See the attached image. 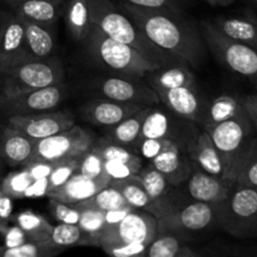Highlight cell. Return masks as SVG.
Segmentation results:
<instances>
[{
	"label": "cell",
	"instance_id": "1",
	"mask_svg": "<svg viewBox=\"0 0 257 257\" xmlns=\"http://www.w3.org/2000/svg\"><path fill=\"white\" fill-rule=\"evenodd\" d=\"M117 5L157 47L191 68L202 64L207 48L200 29L181 13V9L143 8L124 2Z\"/></svg>",
	"mask_w": 257,
	"mask_h": 257
},
{
	"label": "cell",
	"instance_id": "2",
	"mask_svg": "<svg viewBox=\"0 0 257 257\" xmlns=\"http://www.w3.org/2000/svg\"><path fill=\"white\" fill-rule=\"evenodd\" d=\"M92 24L105 35L124 43L145 55L147 59L162 65H188L151 42L150 38L118 8L113 0H88ZM190 67V65H188Z\"/></svg>",
	"mask_w": 257,
	"mask_h": 257
},
{
	"label": "cell",
	"instance_id": "3",
	"mask_svg": "<svg viewBox=\"0 0 257 257\" xmlns=\"http://www.w3.org/2000/svg\"><path fill=\"white\" fill-rule=\"evenodd\" d=\"M83 43L93 59L107 69L122 74L123 77L143 79L147 73L162 67L147 59L135 48L105 35L94 24H92Z\"/></svg>",
	"mask_w": 257,
	"mask_h": 257
},
{
	"label": "cell",
	"instance_id": "4",
	"mask_svg": "<svg viewBox=\"0 0 257 257\" xmlns=\"http://www.w3.org/2000/svg\"><path fill=\"white\" fill-rule=\"evenodd\" d=\"M226 167L228 181L235 183L237 173L253 147L257 131L247 112L206 130Z\"/></svg>",
	"mask_w": 257,
	"mask_h": 257
},
{
	"label": "cell",
	"instance_id": "5",
	"mask_svg": "<svg viewBox=\"0 0 257 257\" xmlns=\"http://www.w3.org/2000/svg\"><path fill=\"white\" fill-rule=\"evenodd\" d=\"M200 29L206 48L218 63L257 89V50L221 34L210 20H202Z\"/></svg>",
	"mask_w": 257,
	"mask_h": 257
},
{
	"label": "cell",
	"instance_id": "6",
	"mask_svg": "<svg viewBox=\"0 0 257 257\" xmlns=\"http://www.w3.org/2000/svg\"><path fill=\"white\" fill-rule=\"evenodd\" d=\"M158 232H171L193 240L220 230V205L191 201L157 218Z\"/></svg>",
	"mask_w": 257,
	"mask_h": 257
},
{
	"label": "cell",
	"instance_id": "7",
	"mask_svg": "<svg viewBox=\"0 0 257 257\" xmlns=\"http://www.w3.org/2000/svg\"><path fill=\"white\" fill-rule=\"evenodd\" d=\"M64 82V68L58 58L28 60L0 73V97L22 94Z\"/></svg>",
	"mask_w": 257,
	"mask_h": 257
},
{
	"label": "cell",
	"instance_id": "8",
	"mask_svg": "<svg viewBox=\"0 0 257 257\" xmlns=\"http://www.w3.org/2000/svg\"><path fill=\"white\" fill-rule=\"evenodd\" d=\"M220 230L240 240L257 238V188L235 183L220 203Z\"/></svg>",
	"mask_w": 257,
	"mask_h": 257
},
{
	"label": "cell",
	"instance_id": "9",
	"mask_svg": "<svg viewBox=\"0 0 257 257\" xmlns=\"http://www.w3.org/2000/svg\"><path fill=\"white\" fill-rule=\"evenodd\" d=\"M200 131L201 127H198L197 123L178 117L168 110L162 103H158L150 107V110L143 120L140 140L166 138L177 143L188 153V148L196 140Z\"/></svg>",
	"mask_w": 257,
	"mask_h": 257
},
{
	"label": "cell",
	"instance_id": "10",
	"mask_svg": "<svg viewBox=\"0 0 257 257\" xmlns=\"http://www.w3.org/2000/svg\"><path fill=\"white\" fill-rule=\"evenodd\" d=\"M95 141L97 137L92 131L74 124L63 132L37 141L28 161L59 162L80 157L93 147Z\"/></svg>",
	"mask_w": 257,
	"mask_h": 257
},
{
	"label": "cell",
	"instance_id": "11",
	"mask_svg": "<svg viewBox=\"0 0 257 257\" xmlns=\"http://www.w3.org/2000/svg\"><path fill=\"white\" fill-rule=\"evenodd\" d=\"M65 98L67 87L64 82L22 94L0 97V114L7 118L10 115L48 112L62 104Z\"/></svg>",
	"mask_w": 257,
	"mask_h": 257
},
{
	"label": "cell",
	"instance_id": "12",
	"mask_svg": "<svg viewBox=\"0 0 257 257\" xmlns=\"http://www.w3.org/2000/svg\"><path fill=\"white\" fill-rule=\"evenodd\" d=\"M158 233L157 218L143 210H132L122 221L103 231L99 247L120 243H150Z\"/></svg>",
	"mask_w": 257,
	"mask_h": 257
},
{
	"label": "cell",
	"instance_id": "13",
	"mask_svg": "<svg viewBox=\"0 0 257 257\" xmlns=\"http://www.w3.org/2000/svg\"><path fill=\"white\" fill-rule=\"evenodd\" d=\"M92 89L104 99L140 105L161 103L157 92L145 79L130 77H107L94 80Z\"/></svg>",
	"mask_w": 257,
	"mask_h": 257
},
{
	"label": "cell",
	"instance_id": "14",
	"mask_svg": "<svg viewBox=\"0 0 257 257\" xmlns=\"http://www.w3.org/2000/svg\"><path fill=\"white\" fill-rule=\"evenodd\" d=\"M7 124L22 131L33 140L40 141L74 125L75 117L70 110L53 109L33 114L10 115L7 117Z\"/></svg>",
	"mask_w": 257,
	"mask_h": 257
},
{
	"label": "cell",
	"instance_id": "15",
	"mask_svg": "<svg viewBox=\"0 0 257 257\" xmlns=\"http://www.w3.org/2000/svg\"><path fill=\"white\" fill-rule=\"evenodd\" d=\"M24 23L12 10H7L0 23V73L28 62Z\"/></svg>",
	"mask_w": 257,
	"mask_h": 257
},
{
	"label": "cell",
	"instance_id": "16",
	"mask_svg": "<svg viewBox=\"0 0 257 257\" xmlns=\"http://www.w3.org/2000/svg\"><path fill=\"white\" fill-rule=\"evenodd\" d=\"M161 103L176 115L201 127L207 109L208 100L200 94L196 85L156 90Z\"/></svg>",
	"mask_w": 257,
	"mask_h": 257
},
{
	"label": "cell",
	"instance_id": "17",
	"mask_svg": "<svg viewBox=\"0 0 257 257\" xmlns=\"http://www.w3.org/2000/svg\"><path fill=\"white\" fill-rule=\"evenodd\" d=\"M235 183L210 175L193 163L192 173L186 181L185 188L192 201L220 205L230 195Z\"/></svg>",
	"mask_w": 257,
	"mask_h": 257
},
{
	"label": "cell",
	"instance_id": "18",
	"mask_svg": "<svg viewBox=\"0 0 257 257\" xmlns=\"http://www.w3.org/2000/svg\"><path fill=\"white\" fill-rule=\"evenodd\" d=\"M147 105L135 103L115 102L110 99H92L80 107V114L92 124L104 128H112L123 119L138 112Z\"/></svg>",
	"mask_w": 257,
	"mask_h": 257
},
{
	"label": "cell",
	"instance_id": "19",
	"mask_svg": "<svg viewBox=\"0 0 257 257\" xmlns=\"http://www.w3.org/2000/svg\"><path fill=\"white\" fill-rule=\"evenodd\" d=\"M210 22L226 38L257 50V14L252 8L240 14L217 17Z\"/></svg>",
	"mask_w": 257,
	"mask_h": 257
},
{
	"label": "cell",
	"instance_id": "20",
	"mask_svg": "<svg viewBox=\"0 0 257 257\" xmlns=\"http://www.w3.org/2000/svg\"><path fill=\"white\" fill-rule=\"evenodd\" d=\"M173 186H181L186 183L192 173L193 162L187 151L173 143L161 155L150 161Z\"/></svg>",
	"mask_w": 257,
	"mask_h": 257
},
{
	"label": "cell",
	"instance_id": "21",
	"mask_svg": "<svg viewBox=\"0 0 257 257\" xmlns=\"http://www.w3.org/2000/svg\"><path fill=\"white\" fill-rule=\"evenodd\" d=\"M23 23L28 59L43 60L54 57L53 54L58 47L55 24H40L28 20H23Z\"/></svg>",
	"mask_w": 257,
	"mask_h": 257
},
{
	"label": "cell",
	"instance_id": "22",
	"mask_svg": "<svg viewBox=\"0 0 257 257\" xmlns=\"http://www.w3.org/2000/svg\"><path fill=\"white\" fill-rule=\"evenodd\" d=\"M109 182L110 178L107 176L100 178H88L75 172L64 185L50 191L47 197L65 203H79L90 198L102 188L107 187Z\"/></svg>",
	"mask_w": 257,
	"mask_h": 257
},
{
	"label": "cell",
	"instance_id": "23",
	"mask_svg": "<svg viewBox=\"0 0 257 257\" xmlns=\"http://www.w3.org/2000/svg\"><path fill=\"white\" fill-rule=\"evenodd\" d=\"M35 142L22 131L4 125L0 131V157L9 167H22L29 160Z\"/></svg>",
	"mask_w": 257,
	"mask_h": 257
},
{
	"label": "cell",
	"instance_id": "24",
	"mask_svg": "<svg viewBox=\"0 0 257 257\" xmlns=\"http://www.w3.org/2000/svg\"><path fill=\"white\" fill-rule=\"evenodd\" d=\"M188 156L191 157L192 162L196 166H198L201 170L210 173V175L217 176V177L228 181L222 158H221L216 146L213 145L210 135L202 128L191 145V147L188 148Z\"/></svg>",
	"mask_w": 257,
	"mask_h": 257
},
{
	"label": "cell",
	"instance_id": "25",
	"mask_svg": "<svg viewBox=\"0 0 257 257\" xmlns=\"http://www.w3.org/2000/svg\"><path fill=\"white\" fill-rule=\"evenodd\" d=\"M65 0H23L10 8L13 13L22 20L57 24L63 14Z\"/></svg>",
	"mask_w": 257,
	"mask_h": 257
},
{
	"label": "cell",
	"instance_id": "26",
	"mask_svg": "<svg viewBox=\"0 0 257 257\" xmlns=\"http://www.w3.org/2000/svg\"><path fill=\"white\" fill-rule=\"evenodd\" d=\"M143 79L155 90L196 85L195 74L188 65H165L147 73Z\"/></svg>",
	"mask_w": 257,
	"mask_h": 257
},
{
	"label": "cell",
	"instance_id": "27",
	"mask_svg": "<svg viewBox=\"0 0 257 257\" xmlns=\"http://www.w3.org/2000/svg\"><path fill=\"white\" fill-rule=\"evenodd\" d=\"M245 108L241 104L240 97L223 93L217 95L212 100H208L207 109H206L205 118L201 124L202 130H208L211 127L220 124L225 120L235 118L237 115L245 113Z\"/></svg>",
	"mask_w": 257,
	"mask_h": 257
},
{
	"label": "cell",
	"instance_id": "28",
	"mask_svg": "<svg viewBox=\"0 0 257 257\" xmlns=\"http://www.w3.org/2000/svg\"><path fill=\"white\" fill-rule=\"evenodd\" d=\"M188 241L171 232H158L148 245L145 257H197Z\"/></svg>",
	"mask_w": 257,
	"mask_h": 257
},
{
	"label": "cell",
	"instance_id": "29",
	"mask_svg": "<svg viewBox=\"0 0 257 257\" xmlns=\"http://www.w3.org/2000/svg\"><path fill=\"white\" fill-rule=\"evenodd\" d=\"M67 29L78 42H84L90 27L89 4L88 0H68L63 9Z\"/></svg>",
	"mask_w": 257,
	"mask_h": 257
},
{
	"label": "cell",
	"instance_id": "30",
	"mask_svg": "<svg viewBox=\"0 0 257 257\" xmlns=\"http://www.w3.org/2000/svg\"><path fill=\"white\" fill-rule=\"evenodd\" d=\"M150 107L151 105H147V107L142 108L141 110L133 113L132 115H130L122 122L115 124L114 127L110 128V132L105 136V138L133 151L136 143L140 140L143 120H145L146 115L150 110Z\"/></svg>",
	"mask_w": 257,
	"mask_h": 257
},
{
	"label": "cell",
	"instance_id": "31",
	"mask_svg": "<svg viewBox=\"0 0 257 257\" xmlns=\"http://www.w3.org/2000/svg\"><path fill=\"white\" fill-rule=\"evenodd\" d=\"M110 186L117 188L124 200L127 201L128 205L132 206L136 210H143L150 212L151 211V200L148 193L146 192L145 187L141 183L140 178L137 175L131 176L128 178H123V180H114L109 182Z\"/></svg>",
	"mask_w": 257,
	"mask_h": 257
},
{
	"label": "cell",
	"instance_id": "32",
	"mask_svg": "<svg viewBox=\"0 0 257 257\" xmlns=\"http://www.w3.org/2000/svg\"><path fill=\"white\" fill-rule=\"evenodd\" d=\"M80 211V217L77 225L82 230L83 235L87 240V246H97L99 247V241L105 228L104 212L94 208L84 207L79 203H75Z\"/></svg>",
	"mask_w": 257,
	"mask_h": 257
},
{
	"label": "cell",
	"instance_id": "33",
	"mask_svg": "<svg viewBox=\"0 0 257 257\" xmlns=\"http://www.w3.org/2000/svg\"><path fill=\"white\" fill-rule=\"evenodd\" d=\"M10 221H13L14 225L22 228L30 240L34 241H45L49 240L50 231L53 225L48 220H45L42 215L35 213L33 211H23L18 215H12Z\"/></svg>",
	"mask_w": 257,
	"mask_h": 257
},
{
	"label": "cell",
	"instance_id": "34",
	"mask_svg": "<svg viewBox=\"0 0 257 257\" xmlns=\"http://www.w3.org/2000/svg\"><path fill=\"white\" fill-rule=\"evenodd\" d=\"M64 250L50 242V240H29L15 247L0 246V257H53Z\"/></svg>",
	"mask_w": 257,
	"mask_h": 257
},
{
	"label": "cell",
	"instance_id": "35",
	"mask_svg": "<svg viewBox=\"0 0 257 257\" xmlns=\"http://www.w3.org/2000/svg\"><path fill=\"white\" fill-rule=\"evenodd\" d=\"M79 205L84 206V207L103 211V212L110 210H117V208L125 207V206H131L128 205L127 201L124 200L122 193H120L117 188H114L110 185H108L107 187L98 191L95 195H93L92 197L88 198V200L79 202Z\"/></svg>",
	"mask_w": 257,
	"mask_h": 257
},
{
	"label": "cell",
	"instance_id": "36",
	"mask_svg": "<svg viewBox=\"0 0 257 257\" xmlns=\"http://www.w3.org/2000/svg\"><path fill=\"white\" fill-rule=\"evenodd\" d=\"M93 150L95 152L99 153L102 156L103 160H115V161H123V162L135 163V165H142V160H141L140 155L131 151L130 148L120 146L118 143L112 142L108 138H99L95 141L93 145Z\"/></svg>",
	"mask_w": 257,
	"mask_h": 257
},
{
	"label": "cell",
	"instance_id": "37",
	"mask_svg": "<svg viewBox=\"0 0 257 257\" xmlns=\"http://www.w3.org/2000/svg\"><path fill=\"white\" fill-rule=\"evenodd\" d=\"M50 242L58 247L67 250L70 246H87V240L78 225L73 223H62L53 226L49 235Z\"/></svg>",
	"mask_w": 257,
	"mask_h": 257
},
{
	"label": "cell",
	"instance_id": "38",
	"mask_svg": "<svg viewBox=\"0 0 257 257\" xmlns=\"http://www.w3.org/2000/svg\"><path fill=\"white\" fill-rule=\"evenodd\" d=\"M33 181L34 180L29 175V172L24 167H22L20 170L9 173L2 181L0 187L4 195L9 196L10 198H23L25 191L32 185Z\"/></svg>",
	"mask_w": 257,
	"mask_h": 257
},
{
	"label": "cell",
	"instance_id": "39",
	"mask_svg": "<svg viewBox=\"0 0 257 257\" xmlns=\"http://www.w3.org/2000/svg\"><path fill=\"white\" fill-rule=\"evenodd\" d=\"M82 156H80V157H82ZM80 157L68 158V160H63V161H59V162H57V165H55V167L53 168L50 175L48 176V180H49V185H50V191L55 190V188L64 185V183L67 182V181L69 180L75 172H77L78 167H79Z\"/></svg>",
	"mask_w": 257,
	"mask_h": 257
},
{
	"label": "cell",
	"instance_id": "40",
	"mask_svg": "<svg viewBox=\"0 0 257 257\" xmlns=\"http://www.w3.org/2000/svg\"><path fill=\"white\" fill-rule=\"evenodd\" d=\"M77 172L88 178L105 177L104 160L99 153L90 148L80 157L79 167H78Z\"/></svg>",
	"mask_w": 257,
	"mask_h": 257
},
{
	"label": "cell",
	"instance_id": "41",
	"mask_svg": "<svg viewBox=\"0 0 257 257\" xmlns=\"http://www.w3.org/2000/svg\"><path fill=\"white\" fill-rule=\"evenodd\" d=\"M173 143L175 142L166 140V138H142V140H140L136 143L133 152L142 156L147 161H152L153 158L161 155L163 151L167 150Z\"/></svg>",
	"mask_w": 257,
	"mask_h": 257
},
{
	"label": "cell",
	"instance_id": "42",
	"mask_svg": "<svg viewBox=\"0 0 257 257\" xmlns=\"http://www.w3.org/2000/svg\"><path fill=\"white\" fill-rule=\"evenodd\" d=\"M49 208L55 220L62 223L77 225L80 217V211L75 203H65L62 201L49 198Z\"/></svg>",
	"mask_w": 257,
	"mask_h": 257
},
{
	"label": "cell",
	"instance_id": "43",
	"mask_svg": "<svg viewBox=\"0 0 257 257\" xmlns=\"http://www.w3.org/2000/svg\"><path fill=\"white\" fill-rule=\"evenodd\" d=\"M143 166L135 165V163L123 162V161L115 160H105L104 161V173L110 181L123 180L131 176H135L140 172Z\"/></svg>",
	"mask_w": 257,
	"mask_h": 257
},
{
	"label": "cell",
	"instance_id": "44",
	"mask_svg": "<svg viewBox=\"0 0 257 257\" xmlns=\"http://www.w3.org/2000/svg\"><path fill=\"white\" fill-rule=\"evenodd\" d=\"M235 183L257 188V145L238 171Z\"/></svg>",
	"mask_w": 257,
	"mask_h": 257
},
{
	"label": "cell",
	"instance_id": "45",
	"mask_svg": "<svg viewBox=\"0 0 257 257\" xmlns=\"http://www.w3.org/2000/svg\"><path fill=\"white\" fill-rule=\"evenodd\" d=\"M150 243L145 242H131V243H120V245H112L102 247L107 255L113 257H145L146 251Z\"/></svg>",
	"mask_w": 257,
	"mask_h": 257
},
{
	"label": "cell",
	"instance_id": "46",
	"mask_svg": "<svg viewBox=\"0 0 257 257\" xmlns=\"http://www.w3.org/2000/svg\"><path fill=\"white\" fill-rule=\"evenodd\" d=\"M0 235H3V237H4V246H7V247H15V246H19L30 240L29 236L17 225H8Z\"/></svg>",
	"mask_w": 257,
	"mask_h": 257
},
{
	"label": "cell",
	"instance_id": "47",
	"mask_svg": "<svg viewBox=\"0 0 257 257\" xmlns=\"http://www.w3.org/2000/svg\"><path fill=\"white\" fill-rule=\"evenodd\" d=\"M57 162H47V161H28L25 162L22 167L29 172L33 180H38V178L48 177L53 168L55 167Z\"/></svg>",
	"mask_w": 257,
	"mask_h": 257
},
{
	"label": "cell",
	"instance_id": "48",
	"mask_svg": "<svg viewBox=\"0 0 257 257\" xmlns=\"http://www.w3.org/2000/svg\"><path fill=\"white\" fill-rule=\"evenodd\" d=\"M50 192V185L48 177L38 178L32 182V185L25 191L23 198H40L47 197L48 193Z\"/></svg>",
	"mask_w": 257,
	"mask_h": 257
},
{
	"label": "cell",
	"instance_id": "49",
	"mask_svg": "<svg viewBox=\"0 0 257 257\" xmlns=\"http://www.w3.org/2000/svg\"><path fill=\"white\" fill-rule=\"evenodd\" d=\"M143 8H170V9H181L178 0H120Z\"/></svg>",
	"mask_w": 257,
	"mask_h": 257
},
{
	"label": "cell",
	"instance_id": "50",
	"mask_svg": "<svg viewBox=\"0 0 257 257\" xmlns=\"http://www.w3.org/2000/svg\"><path fill=\"white\" fill-rule=\"evenodd\" d=\"M12 198L7 195L0 196V233L9 225V221L12 218Z\"/></svg>",
	"mask_w": 257,
	"mask_h": 257
},
{
	"label": "cell",
	"instance_id": "51",
	"mask_svg": "<svg viewBox=\"0 0 257 257\" xmlns=\"http://www.w3.org/2000/svg\"><path fill=\"white\" fill-rule=\"evenodd\" d=\"M132 210H136L133 208L132 206H125V207L122 208H117V210H110V211H105L104 212V223H105V228L110 227V226L115 225L119 221H122L128 213L131 212ZM104 228V230H105Z\"/></svg>",
	"mask_w": 257,
	"mask_h": 257
},
{
	"label": "cell",
	"instance_id": "52",
	"mask_svg": "<svg viewBox=\"0 0 257 257\" xmlns=\"http://www.w3.org/2000/svg\"><path fill=\"white\" fill-rule=\"evenodd\" d=\"M240 100L257 131V93L240 97Z\"/></svg>",
	"mask_w": 257,
	"mask_h": 257
},
{
	"label": "cell",
	"instance_id": "53",
	"mask_svg": "<svg viewBox=\"0 0 257 257\" xmlns=\"http://www.w3.org/2000/svg\"><path fill=\"white\" fill-rule=\"evenodd\" d=\"M205 2L215 8H225L232 4L235 0H205Z\"/></svg>",
	"mask_w": 257,
	"mask_h": 257
},
{
	"label": "cell",
	"instance_id": "54",
	"mask_svg": "<svg viewBox=\"0 0 257 257\" xmlns=\"http://www.w3.org/2000/svg\"><path fill=\"white\" fill-rule=\"evenodd\" d=\"M3 2L5 3V4L8 5V7L9 8H12L13 5H15V4H18V3H20V2H23V0H3Z\"/></svg>",
	"mask_w": 257,
	"mask_h": 257
},
{
	"label": "cell",
	"instance_id": "55",
	"mask_svg": "<svg viewBox=\"0 0 257 257\" xmlns=\"http://www.w3.org/2000/svg\"><path fill=\"white\" fill-rule=\"evenodd\" d=\"M4 165H5V162L2 160V157H0V177H2L3 171H4Z\"/></svg>",
	"mask_w": 257,
	"mask_h": 257
},
{
	"label": "cell",
	"instance_id": "56",
	"mask_svg": "<svg viewBox=\"0 0 257 257\" xmlns=\"http://www.w3.org/2000/svg\"><path fill=\"white\" fill-rule=\"evenodd\" d=\"M251 5H252V9L257 10V0H247Z\"/></svg>",
	"mask_w": 257,
	"mask_h": 257
},
{
	"label": "cell",
	"instance_id": "57",
	"mask_svg": "<svg viewBox=\"0 0 257 257\" xmlns=\"http://www.w3.org/2000/svg\"><path fill=\"white\" fill-rule=\"evenodd\" d=\"M5 13H7V10H4V9H2V8H0V23H2L3 18H4V15H5Z\"/></svg>",
	"mask_w": 257,
	"mask_h": 257
},
{
	"label": "cell",
	"instance_id": "58",
	"mask_svg": "<svg viewBox=\"0 0 257 257\" xmlns=\"http://www.w3.org/2000/svg\"><path fill=\"white\" fill-rule=\"evenodd\" d=\"M3 195H4V192H3V191H2V187H0V196H3Z\"/></svg>",
	"mask_w": 257,
	"mask_h": 257
}]
</instances>
